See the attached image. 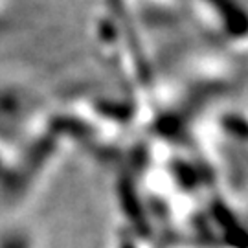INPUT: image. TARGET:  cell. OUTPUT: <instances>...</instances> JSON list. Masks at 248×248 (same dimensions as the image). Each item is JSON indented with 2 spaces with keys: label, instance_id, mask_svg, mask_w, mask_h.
<instances>
[{
  "label": "cell",
  "instance_id": "2",
  "mask_svg": "<svg viewBox=\"0 0 248 248\" xmlns=\"http://www.w3.org/2000/svg\"><path fill=\"white\" fill-rule=\"evenodd\" d=\"M0 248H28V241L22 235H11L2 243Z\"/></svg>",
  "mask_w": 248,
  "mask_h": 248
},
{
  "label": "cell",
  "instance_id": "1",
  "mask_svg": "<svg viewBox=\"0 0 248 248\" xmlns=\"http://www.w3.org/2000/svg\"><path fill=\"white\" fill-rule=\"evenodd\" d=\"M206 4L221 20L224 33L232 39L248 37V9L239 0H206Z\"/></svg>",
  "mask_w": 248,
  "mask_h": 248
}]
</instances>
